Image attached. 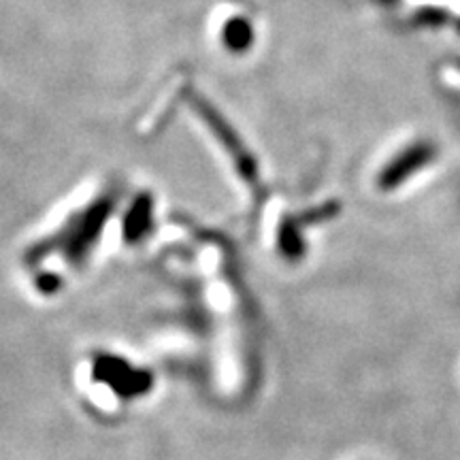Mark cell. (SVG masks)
I'll return each instance as SVG.
<instances>
[{
  "label": "cell",
  "mask_w": 460,
  "mask_h": 460,
  "mask_svg": "<svg viewBox=\"0 0 460 460\" xmlns=\"http://www.w3.org/2000/svg\"><path fill=\"white\" fill-rule=\"evenodd\" d=\"M92 376L96 382H102L122 399L146 396L154 388V376L146 369H137L122 356L99 354L92 367Z\"/></svg>",
  "instance_id": "obj_1"
},
{
  "label": "cell",
  "mask_w": 460,
  "mask_h": 460,
  "mask_svg": "<svg viewBox=\"0 0 460 460\" xmlns=\"http://www.w3.org/2000/svg\"><path fill=\"white\" fill-rule=\"evenodd\" d=\"M39 288H41V292H45V295H49V292H56L58 279H54V278H41V279H39Z\"/></svg>",
  "instance_id": "obj_2"
}]
</instances>
